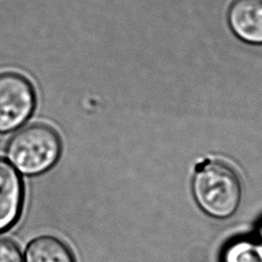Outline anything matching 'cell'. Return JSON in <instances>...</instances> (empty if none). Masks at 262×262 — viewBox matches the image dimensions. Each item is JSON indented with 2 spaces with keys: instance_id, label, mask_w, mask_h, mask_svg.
Listing matches in <instances>:
<instances>
[{
  "instance_id": "2",
  "label": "cell",
  "mask_w": 262,
  "mask_h": 262,
  "mask_svg": "<svg viewBox=\"0 0 262 262\" xmlns=\"http://www.w3.org/2000/svg\"><path fill=\"white\" fill-rule=\"evenodd\" d=\"M193 194L200 207L216 218H227L237 209L242 187L236 173L227 165L211 162L194 176Z\"/></svg>"
},
{
  "instance_id": "6",
  "label": "cell",
  "mask_w": 262,
  "mask_h": 262,
  "mask_svg": "<svg viewBox=\"0 0 262 262\" xmlns=\"http://www.w3.org/2000/svg\"><path fill=\"white\" fill-rule=\"evenodd\" d=\"M23 257L24 262H76L69 246L50 234L33 238L27 245Z\"/></svg>"
},
{
  "instance_id": "5",
  "label": "cell",
  "mask_w": 262,
  "mask_h": 262,
  "mask_svg": "<svg viewBox=\"0 0 262 262\" xmlns=\"http://www.w3.org/2000/svg\"><path fill=\"white\" fill-rule=\"evenodd\" d=\"M227 20L238 39L249 44H262V0H233Z\"/></svg>"
},
{
  "instance_id": "7",
  "label": "cell",
  "mask_w": 262,
  "mask_h": 262,
  "mask_svg": "<svg viewBox=\"0 0 262 262\" xmlns=\"http://www.w3.org/2000/svg\"><path fill=\"white\" fill-rule=\"evenodd\" d=\"M0 262H24L19 248L7 238H0Z\"/></svg>"
},
{
  "instance_id": "3",
  "label": "cell",
  "mask_w": 262,
  "mask_h": 262,
  "mask_svg": "<svg viewBox=\"0 0 262 262\" xmlns=\"http://www.w3.org/2000/svg\"><path fill=\"white\" fill-rule=\"evenodd\" d=\"M35 103L34 88L25 76L0 74V133L19 128L33 114Z\"/></svg>"
},
{
  "instance_id": "1",
  "label": "cell",
  "mask_w": 262,
  "mask_h": 262,
  "mask_svg": "<svg viewBox=\"0 0 262 262\" xmlns=\"http://www.w3.org/2000/svg\"><path fill=\"white\" fill-rule=\"evenodd\" d=\"M61 142L57 132L45 124H32L18 130L6 146L7 161L25 175L49 170L58 160Z\"/></svg>"
},
{
  "instance_id": "4",
  "label": "cell",
  "mask_w": 262,
  "mask_h": 262,
  "mask_svg": "<svg viewBox=\"0 0 262 262\" xmlns=\"http://www.w3.org/2000/svg\"><path fill=\"white\" fill-rule=\"evenodd\" d=\"M23 203V180L12 165L0 158V233L17 221Z\"/></svg>"
}]
</instances>
